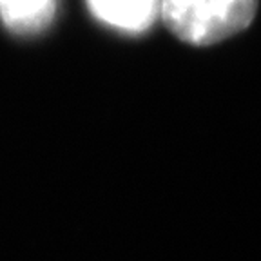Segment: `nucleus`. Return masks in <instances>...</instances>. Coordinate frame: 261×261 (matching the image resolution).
Listing matches in <instances>:
<instances>
[{
  "label": "nucleus",
  "instance_id": "obj_1",
  "mask_svg": "<svg viewBox=\"0 0 261 261\" xmlns=\"http://www.w3.org/2000/svg\"><path fill=\"white\" fill-rule=\"evenodd\" d=\"M257 0H160L169 31L191 45H212L250 25Z\"/></svg>",
  "mask_w": 261,
  "mask_h": 261
},
{
  "label": "nucleus",
  "instance_id": "obj_2",
  "mask_svg": "<svg viewBox=\"0 0 261 261\" xmlns=\"http://www.w3.org/2000/svg\"><path fill=\"white\" fill-rule=\"evenodd\" d=\"M98 20L127 33H142L160 16V0H87Z\"/></svg>",
  "mask_w": 261,
  "mask_h": 261
},
{
  "label": "nucleus",
  "instance_id": "obj_3",
  "mask_svg": "<svg viewBox=\"0 0 261 261\" xmlns=\"http://www.w3.org/2000/svg\"><path fill=\"white\" fill-rule=\"evenodd\" d=\"M57 0H0V18L16 35H35L51 24Z\"/></svg>",
  "mask_w": 261,
  "mask_h": 261
}]
</instances>
